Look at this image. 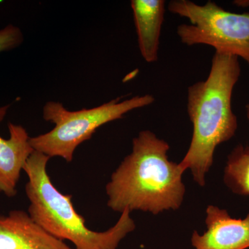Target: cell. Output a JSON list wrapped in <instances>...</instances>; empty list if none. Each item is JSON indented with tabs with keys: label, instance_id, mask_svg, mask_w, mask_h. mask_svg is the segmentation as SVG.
I'll list each match as a JSON object with an SVG mask.
<instances>
[{
	"label": "cell",
	"instance_id": "cell-1",
	"mask_svg": "<svg viewBox=\"0 0 249 249\" xmlns=\"http://www.w3.org/2000/svg\"><path fill=\"white\" fill-rule=\"evenodd\" d=\"M169 150L168 142L152 131H141L132 141V152L106 185L108 207L121 213L129 210L153 214L179 209L186 193V170L169 160Z\"/></svg>",
	"mask_w": 249,
	"mask_h": 249
},
{
	"label": "cell",
	"instance_id": "cell-2",
	"mask_svg": "<svg viewBox=\"0 0 249 249\" xmlns=\"http://www.w3.org/2000/svg\"><path fill=\"white\" fill-rule=\"evenodd\" d=\"M240 75L237 57L215 52L207 78L188 87L187 112L193 124V135L179 164L185 170H191L199 186L206 185L216 148L237 132L238 123L232 109V96Z\"/></svg>",
	"mask_w": 249,
	"mask_h": 249
},
{
	"label": "cell",
	"instance_id": "cell-3",
	"mask_svg": "<svg viewBox=\"0 0 249 249\" xmlns=\"http://www.w3.org/2000/svg\"><path fill=\"white\" fill-rule=\"evenodd\" d=\"M50 159L34 151L24 165L23 170L29 178L25 186L30 201L28 213L51 235L73 243L75 249H117L121 240L135 229L130 211L124 210L106 231L91 230L73 207L72 196L62 194L52 183L47 170Z\"/></svg>",
	"mask_w": 249,
	"mask_h": 249
},
{
	"label": "cell",
	"instance_id": "cell-4",
	"mask_svg": "<svg viewBox=\"0 0 249 249\" xmlns=\"http://www.w3.org/2000/svg\"><path fill=\"white\" fill-rule=\"evenodd\" d=\"M155 101L151 94L124 101L117 98L98 107L78 111H69L61 103L49 101L44 106L42 115L44 120L55 127L47 133L31 137V147L50 158L61 157L71 162L77 147L89 140L101 126L122 119L129 111L147 107Z\"/></svg>",
	"mask_w": 249,
	"mask_h": 249
},
{
	"label": "cell",
	"instance_id": "cell-5",
	"mask_svg": "<svg viewBox=\"0 0 249 249\" xmlns=\"http://www.w3.org/2000/svg\"><path fill=\"white\" fill-rule=\"evenodd\" d=\"M168 9L189 20L177 29L183 44L211 46L217 53L243 59L249 65V13L235 14L214 1L199 5L190 0L170 1Z\"/></svg>",
	"mask_w": 249,
	"mask_h": 249
},
{
	"label": "cell",
	"instance_id": "cell-6",
	"mask_svg": "<svg viewBox=\"0 0 249 249\" xmlns=\"http://www.w3.org/2000/svg\"><path fill=\"white\" fill-rule=\"evenodd\" d=\"M202 235L194 231L191 243L196 249H247L249 248V213L243 219L231 217L227 210L209 205Z\"/></svg>",
	"mask_w": 249,
	"mask_h": 249
},
{
	"label": "cell",
	"instance_id": "cell-7",
	"mask_svg": "<svg viewBox=\"0 0 249 249\" xmlns=\"http://www.w3.org/2000/svg\"><path fill=\"white\" fill-rule=\"evenodd\" d=\"M0 249H75L51 235L20 210L0 214Z\"/></svg>",
	"mask_w": 249,
	"mask_h": 249
},
{
	"label": "cell",
	"instance_id": "cell-8",
	"mask_svg": "<svg viewBox=\"0 0 249 249\" xmlns=\"http://www.w3.org/2000/svg\"><path fill=\"white\" fill-rule=\"evenodd\" d=\"M9 129V139L0 137V193L14 197L17 195L21 172L35 150L24 127L10 123Z\"/></svg>",
	"mask_w": 249,
	"mask_h": 249
},
{
	"label": "cell",
	"instance_id": "cell-9",
	"mask_svg": "<svg viewBox=\"0 0 249 249\" xmlns=\"http://www.w3.org/2000/svg\"><path fill=\"white\" fill-rule=\"evenodd\" d=\"M139 51L148 63L158 60L160 34L164 21V0H132Z\"/></svg>",
	"mask_w": 249,
	"mask_h": 249
},
{
	"label": "cell",
	"instance_id": "cell-10",
	"mask_svg": "<svg viewBox=\"0 0 249 249\" xmlns=\"http://www.w3.org/2000/svg\"><path fill=\"white\" fill-rule=\"evenodd\" d=\"M224 182L232 193L249 197V145H237L228 156Z\"/></svg>",
	"mask_w": 249,
	"mask_h": 249
},
{
	"label": "cell",
	"instance_id": "cell-11",
	"mask_svg": "<svg viewBox=\"0 0 249 249\" xmlns=\"http://www.w3.org/2000/svg\"><path fill=\"white\" fill-rule=\"evenodd\" d=\"M22 33L19 28L10 24L0 30V53L16 48L23 42ZM9 106L0 107V122L4 119Z\"/></svg>",
	"mask_w": 249,
	"mask_h": 249
},
{
	"label": "cell",
	"instance_id": "cell-12",
	"mask_svg": "<svg viewBox=\"0 0 249 249\" xmlns=\"http://www.w3.org/2000/svg\"><path fill=\"white\" fill-rule=\"evenodd\" d=\"M233 4L239 7H249V0H235Z\"/></svg>",
	"mask_w": 249,
	"mask_h": 249
},
{
	"label": "cell",
	"instance_id": "cell-13",
	"mask_svg": "<svg viewBox=\"0 0 249 249\" xmlns=\"http://www.w3.org/2000/svg\"><path fill=\"white\" fill-rule=\"evenodd\" d=\"M246 113H247V117L249 122V104L247 105L246 106Z\"/></svg>",
	"mask_w": 249,
	"mask_h": 249
}]
</instances>
